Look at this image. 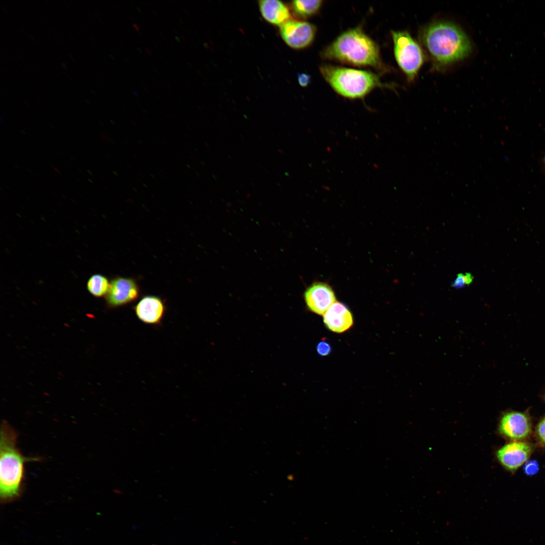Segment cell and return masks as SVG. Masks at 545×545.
I'll return each mask as SVG.
<instances>
[{
    "instance_id": "obj_9",
    "label": "cell",
    "mask_w": 545,
    "mask_h": 545,
    "mask_svg": "<svg viewBox=\"0 0 545 545\" xmlns=\"http://www.w3.org/2000/svg\"><path fill=\"white\" fill-rule=\"evenodd\" d=\"M501 434L509 439L518 441L527 438L531 431V423L525 413L510 411L505 413L499 424Z\"/></svg>"
},
{
    "instance_id": "obj_26",
    "label": "cell",
    "mask_w": 545,
    "mask_h": 545,
    "mask_svg": "<svg viewBox=\"0 0 545 545\" xmlns=\"http://www.w3.org/2000/svg\"><path fill=\"white\" fill-rule=\"evenodd\" d=\"M544 400H545V392H544Z\"/></svg>"
},
{
    "instance_id": "obj_11",
    "label": "cell",
    "mask_w": 545,
    "mask_h": 545,
    "mask_svg": "<svg viewBox=\"0 0 545 545\" xmlns=\"http://www.w3.org/2000/svg\"><path fill=\"white\" fill-rule=\"evenodd\" d=\"M323 316V322L331 332L344 333L354 325V317L349 308L344 303L336 301L325 311Z\"/></svg>"
},
{
    "instance_id": "obj_6",
    "label": "cell",
    "mask_w": 545,
    "mask_h": 545,
    "mask_svg": "<svg viewBox=\"0 0 545 545\" xmlns=\"http://www.w3.org/2000/svg\"><path fill=\"white\" fill-rule=\"evenodd\" d=\"M315 26L307 22L289 19L280 26V34L284 42L294 49L308 46L315 36Z\"/></svg>"
},
{
    "instance_id": "obj_17",
    "label": "cell",
    "mask_w": 545,
    "mask_h": 545,
    "mask_svg": "<svg viewBox=\"0 0 545 545\" xmlns=\"http://www.w3.org/2000/svg\"><path fill=\"white\" fill-rule=\"evenodd\" d=\"M317 354L321 356L329 355L332 350L331 344L325 339L319 342L316 346Z\"/></svg>"
},
{
    "instance_id": "obj_27",
    "label": "cell",
    "mask_w": 545,
    "mask_h": 545,
    "mask_svg": "<svg viewBox=\"0 0 545 545\" xmlns=\"http://www.w3.org/2000/svg\"><path fill=\"white\" fill-rule=\"evenodd\" d=\"M544 161L545 162V156H544Z\"/></svg>"
},
{
    "instance_id": "obj_20",
    "label": "cell",
    "mask_w": 545,
    "mask_h": 545,
    "mask_svg": "<svg viewBox=\"0 0 545 545\" xmlns=\"http://www.w3.org/2000/svg\"><path fill=\"white\" fill-rule=\"evenodd\" d=\"M299 85L302 87H306L310 82V76L306 73H300L297 75Z\"/></svg>"
},
{
    "instance_id": "obj_8",
    "label": "cell",
    "mask_w": 545,
    "mask_h": 545,
    "mask_svg": "<svg viewBox=\"0 0 545 545\" xmlns=\"http://www.w3.org/2000/svg\"><path fill=\"white\" fill-rule=\"evenodd\" d=\"M303 297L308 310L319 315H323L337 301L332 287L323 282H315L311 284L305 290Z\"/></svg>"
},
{
    "instance_id": "obj_16",
    "label": "cell",
    "mask_w": 545,
    "mask_h": 545,
    "mask_svg": "<svg viewBox=\"0 0 545 545\" xmlns=\"http://www.w3.org/2000/svg\"><path fill=\"white\" fill-rule=\"evenodd\" d=\"M473 276L468 272L465 274L460 273L452 282V286L456 289L462 288L465 286L470 285L473 281Z\"/></svg>"
},
{
    "instance_id": "obj_14",
    "label": "cell",
    "mask_w": 545,
    "mask_h": 545,
    "mask_svg": "<svg viewBox=\"0 0 545 545\" xmlns=\"http://www.w3.org/2000/svg\"><path fill=\"white\" fill-rule=\"evenodd\" d=\"M87 289L88 292L95 297L106 296L110 288V282L108 279L101 274H94L88 280Z\"/></svg>"
},
{
    "instance_id": "obj_25",
    "label": "cell",
    "mask_w": 545,
    "mask_h": 545,
    "mask_svg": "<svg viewBox=\"0 0 545 545\" xmlns=\"http://www.w3.org/2000/svg\"><path fill=\"white\" fill-rule=\"evenodd\" d=\"M181 37H182L183 39L185 41V38L184 37V36L182 35Z\"/></svg>"
},
{
    "instance_id": "obj_15",
    "label": "cell",
    "mask_w": 545,
    "mask_h": 545,
    "mask_svg": "<svg viewBox=\"0 0 545 545\" xmlns=\"http://www.w3.org/2000/svg\"><path fill=\"white\" fill-rule=\"evenodd\" d=\"M322 3L321 0H297L291 2V7L297 15L306 18L315 14L320 8Z\"/></svg>"
},
{
    "instance_id": "obj_4",
    "label": "cell",
    "mask_w": 545,
    "mask_h": 545,
    "mask_svg": "<svg viewBox=\"0 0 545 545\" xmlns=\"http://www.w3.org/2000/svg\"><path fill=\"white\" fill-rule=\"evenodd\" d=\"M319 70L325 80L340 95L348 98L364 97L376 87H389L371 72L323 65Z\"/></svg>"
},
{
    "instance_id": "obj_10",
    "label": "cell",
    "mask_w": 545,
    "mask_h": 545,
    "mask_svg": "<svg viewBox=\"0 0 545 545\" xmlns=\"http://www.w3.org/2000/svg\"><path fill=\"white\" fill-rule=\"evenodd\" d=\"M532 452V447L530 444L514 441L500 448L497 452V457L505 468L513 472L527 461Z\"/></svg>"
},
{
    "instance_id": "obj_7",
    "label": "cell",
    "mask_w": 545,
    "mask_h": 545,
    "mask_svg": "<svg viewBox=\"0 0 545 545\" xmlns=\"http://www.w3.org/2000/svg\"><path fill=\"white\" fill-rule=\"evenodd\" d=\"M139 295V288L134 279L117 277L110 282L105 301L108 307H117L136 300Z\"/></svg>"
},
{
    "instance_id": "obj_23",
    "label": "cell",
    "mask_w": 545,
    "mask_h": 545,
    "mask_svg": "<svg viewBox=\"0 0 545 545\" xmlns=\"http://www.w3.org/2000/svg\"><path fill=\"white\" fill-rule=\"evenodd\" d=\"M153 13L155 14V15L156 16H157V17L158 16V14L157 12H156L155 11H153Z\"/></svg>"
},
{
    "instance_id": "obj_18",
    "label": "cell",
    "mask_w": 545,
    "mask_h": 545,
    "mask_svg": "<svg viewBox=\"0 0 545 545\" xmlns=\"http://www.w3.org/2000/svg\"><path fill=\"white\" fill-rule=\"evenodd\" d=\"M525 474L532 476L536 474L539 470V465L535 460H531L525 463L523 467Z\"/></svg>"
},
{
    "instance_id": "obj_13",
    "label": "cell",
    "mask_w": 545,
    "mask_h": 545,
    "mask_svg": "<svg viewBox=\"0 0 545 545\" xmlns=\"http://www.w3.org/2000/svg\"><path fill=\"white\" fill-rule=\"evenodd\" d=\"M258 5L262 17L271 24L281 26L290 19L289 10L281 1L261 0Z\"/></svg>"
},
{
    "instance_id": "obj_2",
    "label": "cell",
    "mask_w": 545,
    "mask_h": 545,
    "mask_svg": "<svg viewBox=\"0 0 545 545\" xmlns=\"http://www.w3.org/2000/svg\"><path fill=\"white\" fill-rule=\"evenodd\" d=\"M15 430L4 420L1 424L0 441V497L9 503L20 497L24 479V464L39 460L24 456L17 446Z\"/></svg>"
},
{
    "instance_id": "obj_5",
    "label": "cell",
    "mask_w": 545,
    "mask_h": 545,
    "mask_svg": "<svg viewBox=\"0 0 545 545\" xmlns=\"http://www.w3.org/2000/svg\"><path fill=\"white\" fill-rule=\"evenodd\" d=\"M391 34L396 62L408 80L412 81L423 64V50L408 32L392 31Z\"/></svg>"
},
{
    "instance_id": "obj_1",
    "label": "cell",
    "mask_w": 545,
    "mask_h": 545,
    "mask_svg": "<svg viewBox=\"0 0 545 545\" xmlns=\"http://www.w3.org/2000/svg\"><path fill=\"white\" fill-rule=\"evenodd\" d=\"M421 40L435 66L443 67L463 60L471 53V42L464 31L446 21L431 23L423 29Z\"/></svg>"
},
{
    "instance_id": "obj_12",
    "label": "cell",
    "mask_w": 545,
    "mask_h": 545,
    "mask_svg": "<svg viewBox=\"0 0 545 545\" xmlns=\"http://www.w3.org/2000/svg\"><path fill=\"white\" fill-rule=\"evenodd\" d=\"M139 319L147 324H157L162 319L165 306L162 300L155 296L148 295L142 298L134 307Z\"/></svg>"
},
{
    "instance_id": "obj_3",
    "label": "cell",
    "mask_w": 545,
    "mask_h": 545,
    "mask_svg": "<svg viewBox=\"0 0 545 545\" xmlns=\"http://www.w3.org/2000/svg\"><path fill=\"white\" fill-rule=\"evenodd\" d=\"M321 55L342 63L385 70L378 45L359 27L342 33L323 49Z\"/></svg>"
},
{
    "instance_id": "obj_19",
    "label": "cell",
    "mask_w": 545,
    "mask_h": 545,
    "mask_svg": "<svg viewBox=\"0 0 545 545\" xmlns=\"http://www.w3.org/2000/svg\"><path fill=\"white\" fill-rule=\"evenodd\" d=\"M536 433L539 441L545 445V417L538 423Z\"/></svg>"
},
{
    "instance_id": "obj_22",
    "label": "cell",
    "mask_w": 545,
    "mask_h": 545,
    "mask_svg": "<svg viewBox=\"0 0 545 545\" xmlns=\"http://www.w3.org/2000/svg\"><path fill=\"white\" fill-rule=\"evenodd\" d=\"M145 50H146V51L147 52V53L148 54L151 55L152 54V51H151V50L148 49V48H146Z\"/></svg>"
},
{
    "instance_id": "obj_21",
    "label": "cell",
    "mask_w": 545,
    "mask_h": 545,
    "mask_svg": "<svg viewBox=\"0 0 545 545\" xmlns=\"http://www.w3.org/2000/svg\"><path fill=\"white\" fill-rule=\"evenodd\" d=\"M133 27L135 28V29L136 31H139L140 30L139 27L136 24L133 23Z\"/></svg>"
},
{
    "instance_id": "obj_24",
    "label": "cell",
    "mask_w": 545,
    "mask_h": 545,
    "mask_svg": "<svg viewBox=\"0 0 545 545\" xmlns=\"http://www.w3.org/2000/svg\"><path fill=\"white\" fill-rule=\"evenodd\" d=\"M184 12H185V14L186 13L187 15H188V14L187 13L188 12H187V11L186 10H184Z\"/></svg>"
}]
</instances>
